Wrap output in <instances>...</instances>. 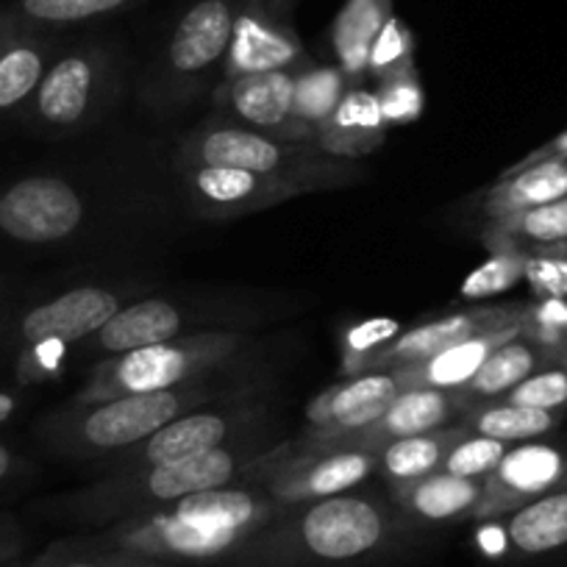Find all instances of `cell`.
Masks as SVG:
<instances>
[{"label":"cell","mask_w":567,"mask_h":567,"mask_svg":"<svg viewBox=\"0 0 567 567\" xmlns=\"http://www.w3.org/2000/svg\"><path fill=\"white\" fill-rule=\"evenodd\" d=\"M234 348H237V337L206 334L184 337V340L178 337V340L162 342V346L123 353L92 381V386L86 390V403L136 395V392L178 390L184 381L223 362L228 353H234Z\"/></svg>","instance_id":"1"},{"label":"cell","mask_w":567,"mask_h":567,"mask_svg":"<svg viewBox=\"0 0 567 567\" xmlns=\"http://www.w3.org/2000/svg\"><path fill=\"white\" fill-rule=\"evenodd\" d=\"M386 534L390 520L379 504L346 493L315 501L296 523L298 548L329 565L364 559L384 545Z\"/></svg>","instance_id":"2"},{"label":"cell","mask_w":567,"mask_h":567,"mask_svg":"<svg viewBox=\"0 0 567 567\" xmlns=\"http://www.w3.org/2000/svg\"><path fill=\"white\" fill-rule=\"evenodd\" d=\"M198 401H204L200 392H184L182 386L178 390L109 398V401L90 403L86 412H81L73 420V429L64 437L75 440L84 449H131V445H140L154 437L159 429H165L176 417L187 414L189 403Z\"/></svg>","instance_id":"3"},{"label":"cell","mask_w":567,"mask_h":567,"mask_svg":"<svg viewBox=\"0 0 567 567\" xmlns=\"http://www.w3.org/2000/svg\"><path fill=\"white\" fill-rule=\"evenodd\" d=\"M84 223V200L64 178L29 176L0 193V234L12 243L53 245Z\"/></svg>","instance_id":"4"},{"label":"cell","mask_w":567,"mask_h":567,"mask_svg":"<svg viewBox=\"0 0 567 567\" xmlns=\"http://www.w3.org/2000/svg\"><path fill=\"white\" fill-rule=\"evenodd\" d=\"M120 312L117 296L101 287H75L62 296L25 309L9 326H0V342L23 346L25 357L51 346H70L95 337Z\"/></svg>","instance_id":"5"},{"label":"cell","mask_w":567,"mask_h":567,"mask_svg":"<svg viewBox=\"0 0 567 567\" xmlns=\"http://www.w3.org/2000/svg\"><path fill=\"white\" fill-rule=\"evenodd\" d=\"M226 56L234 75L290 70L301 45L284 20V0H243Z\"/></svg>","instance_id":"6"},{"label":"cell","mask_w":567,"mask_h":567,"mask_svg":"<svg viewBox=\"0 0 567 567\" xmlns=\"http://www.w3.org/2000/svg\"><path fill=\"white\" fill-rule=\"evenodd\" d=\"M243 0H195L167 40V64L178 75H198L228 53Z\"/></svg>","instance_id":"7"},{"label":"cell","mask_w":567,"mask_h":567,"mask_svg":"<svg viewBox=\"0 0 567 567\" xmlns=\"http://www.w3.org/2000/svg\"><path fill=\"white\" fill-rule=\"evenodd\" d=\"M101 59L95 51H75L59 56L42 75L34 97L29 101L31 117L42 128L68 131L86 117L101 73Z\"/></svg>","instance_id":"8"},{"label":"cell","mask_w":567,"mask_h":567,"mask_svg":"<svg viewBox=\"0 0 567 567\" xmlns=\"http://www.w3.org/2000/svg\"><path fill=\"white\" fill-rule=\"evenodd\" d=\"M528 320H532V312H526V309H478V312L449 315V318L417 326V329L406 331V334H398L379 353V362L406 368V364L425 362L429 357L462 340L493 334V331L512 329V326H523Z\"/></svg>","instance_id":"9"},{"label":"cell","mask_w":567,"mask_h":567,"mask_svg":"<svg viewBox=\"0 0 567 567\" xmlns=\"http://www.w3.org/2000/svg\"><path fill=\"white\" fill-rule=\"evenodd\" d=\"M567 478V456L556 445L526 443L506 451L487 482L484 506L493 512L523 506L550 493Z\"/></svg>","instance_id":"10"},{"label":"cell","mask_w":567,"mask_h":567,"mask_svg":"<svg viewBox=\"0 0 567 567\" xmlns=\"http://www.w3.org/2000/svg\"><path fill=\"white\" fill-rule=\"evenodd\" d=\"M239 465H243V460L220 445V449L204 451V454L189 456V460L145 467L131 493L142 504H176L187 495L228 487L237 476Z\"/></svg>","instance_id":"11"},{"label":"cell","mask_w":567,"mask_h":567,"mask_svg":"<svg viewBox=\"0 0 567 567\" xmlns=\"http://www.w3.org/2000/svg\"><path fill=\"white\" fill-rule=\"evenodd\" d=\"M401 375L368 373L346 381L326 392L323 401L315 406L312 417L329 429V437H346V434L364 432L384 417L390 403L401 395Z\"/></svg>","instance_id":"12"},{"label":"cell","mask_w":567,"mask_h":567,"mask_svg":"<svg viewBox=\"0 0 567 567\" xmlns=\"http://www.w3.org/2000/svg\"><path fill=\"white\" fill-rule=\"evenodd\" d=\"M532 323V320H528ZM528 323L512 326V329L493 331V334L471 337V340H462L456 346L445 348V351L434 353L425 362L406 364V368H398L395 373L401 375L403 386H434V390H465L471 384L473 375L478 373L484 362H487L489 353L498 346H504L506 340L517 337L520 331L528 329Z\"/></svg>","instance_id":"13"},{"label":"cell","mask_w":567,"mask_h":567,"mask_svg":"<svg viewBox=\"0 0 567 567\" xmlns=\"http://www.w3.org/2000/svg\"><path fill=\"white\" fill-rule=\"evenodd\" d=\"M48 64V42L34 37L29 25L3 18L0 34V114H9L34 97Z\"/></svg>","instance_id":"14"},{"label":"cell","mask_w":567,"mask_h":567,"mask_svg":"<svg viewBox=\"0 0 567 567\" xmlns=\"http://www.w3.org/2000/svg\"><path fill=\"white\" fill-rule=\"evenodd\" d=\"M454 395L434 386H403L401 395L390 403L384 417L364 432H353L359 443H381V440H403L417 434L440 432L454 414Z\"/></svg>","instance_id":"15"},{"label":"cell","mask_w":567,"mask_h":567,"mask_svg":"<svg viewBox=\"0 0 567 567\" xmlns=\"http://www.w3.org/2000/svg\"><path fill=\"white\" fill-rule=\"evenodd\" d=\"M184 323L182 315L167 301H140L128 309H120L106 326L95 334V346L101 351L123 357V353L142 351V348L162 346L178 340Z\"/></svg>","instance_id":"16"},{"label":"cell","mask_w":567,"mask_h":567,"mask_svg":"<svg viewBox=\"0 0 567 567\" xmlns=\"http://www.w3.org/2000/svg\"><path fill=\"white\" fill-rule=\"evenodd\" d=\"M231 437V417L223 412H187L167 423L165 429L145 440L140 462L142 467L171 465V462L189 460L204 451L220 449Z\"/></svg>","instance_id":"17"},{"label":"cell","mask_w":567,"mask_h":567,"mask_svg":"<svg viewBox=\"0 0 567 567\" xmlns=\"http://www.w3.org/2000/svg\"><path fill=\"white\" fill-rule=\"evenodd\" d=\"M375 467H379V460L370 451H337V454H329L323 460L312 462V465L301 467L290 478H284L278 493H281V498L290 501L331 498V495H342L348 489L359 487Z\"/></svg>","instance_id":"18"},{"label":"cell","mask_w":567,"mask_h":567,"mask_svg":"<svg viewBox=\"0 0 567 567\" xmlns=\"http://www.w3.org/2000/svg\"><path fill=\"white\" fill-rule=\"evenodd\" d=\"M198 162L206 167H234L256 176H272L287 162V148L256 131L217 128L198 142Z\"/></svg>","instance_id":"19"},{"label":"cell","mask_w":567,"mask_h":567,"mask_svg":"<svg viewBox=\"0 0 567 567\" xmlns=\"http://www.w3.org/2000/svg\"><path fill=\"white\" fill-rule=\"evenodd\" d=\"M292 70H272V73L234 75L231 109L250 125L259 128H281L292 120V97H296Z\"/></svg>","instance_id":"20"},{"label":"cell","mask_w":567,"mask_h":567,"mask_svg":"<svg viewBox=\"0 0 567 567\" xmlns=\"http://www.w3.org/2000/svg\"><path fill=\"white\" fill-rule=\"evenodd\" d=\"M512 548L526 556H543L567 545V489H550L523 504L506 523Z\"/></svg>","instance_id":"21"},{"label":"cell","mask_w":567,"mask_h":567,"mask_svg":"<svg viewBox=\"0 0 567 567\" xmlns=\"http://www.w3.org/2000/svg\"><path fill=\"white\" fill-rule=\"evenodd\" d=\"M556 353H550L548 348L539 346V342L528 340L526 331H520L517 337L506 340L504 346L495 348L487 357V362L478 368V373L473 375L471 384L465 386L473 398H501L506 392L515 390L520 381H526L534 370H539L543 364L554 362Z\"/></svg>","instance_id":"22"},{"label":"cell","mask_w":567,"mask_h":567,"mask_svg":"<svg viewBox=\"0 0 567 567\" xmlns=\"http://www.w3.org/2000/svg\"><path fill=\"white\" fill-rule=\"evenodd\" d=\"M403 504L423 520H451L465 512L476 509L484 504L487 487L473 478L451 476V473L437 471L420 482L403 484Z\"/></svg>","instance_id":"23"},{"label":"cell","mask_w":567,"mask_h":567,"mask_svg":"<svg viewBox=\"0 0 567 567\" xmlns=\"http://www.w3.org/2000/svg\"><path fill=\"white\" fill-rule=\"evenodd\" d=\"M561 198H567V159H537L495 193L493 209L498 217H509Z\"/></svg>","instance_id":"24"},{"label":"cell","mask_w":567,"mask_h":567,"mask_svg":"<svg viewBox=\"0 0 567 567\" xmlns=\"http://www.w3.org/2000/svg\"><path fill=\"white\" fill-rule=\"evenodd\" d=\"M456 443H460V432H432L417 434V437L392 440L381 451L379 465L384 467L392 482L412 484L443 471L445 456L451 454Z\"/></svg>","instance_id":"25"},{"label":"cell","mask_w":567,"mask_h":567,"mask_svg":"<svg viewBox=\"0 0 567 567\" xmlns=\"http://www.w3.org/2000/svg\"><path fill=\"white\" fill-rule=\"evenodd\" d=\"M390 18V0H348L334 25V45L351 73L368 68L370 48Z\"/></svg>","instance_id":"26"},{"label":"cell","mask_w":567,"mask_h":567,"mask_svg":"<svg viewBox=\"0 0 567 567\" xmlns=\"http://www.w3.org/2000/svg\"><path fill=\"white\" fill-rule=\"evenodd\" d=\"M193 187L198 198L217 209H243L254 204L261 195L270 193L267 176H256L248 171H234V167H206L198 165L193 171Z\"/></svg>","instance_id":"27"},{"label":"cell","mask_w":567,"mask_h":567,"mask_svg":"<svg viewBox=\"0 0 567 567\" xmlns=\"http://www.w3.org/2000/svg\"><path fill=\"white\" fill-rule=\"evenodd\" d=\"M556 425L554 412L543 409L517 406V403H495V406L482 409L473 420V432L482 437L501 440V443H523V440H537L548 434Z\"/></svg>","instance_id":"28"},{"label":"cell","mask_w":567,"mask_h":567,"mask_svg":"<svg viewBox=\"0 0 567 567\" xmlns=\"http://www.w3.org/2000/svg\"><path fill=\"white\" fill-rule=\"evenodd\" d=\"M136 0H18L7 20L18 25H73L106 18Z\"/></svg>","instance_id":"29"},{"label":"cell","mask_w":567,"mask_h":567,"mask_svg":"<svg viewBox=\"0 0 567 567\" xmlns=\"http://www.w3.org/2000/svg\"><path fill=\"white\" fill-rule=\"evenodd\" d=\"M346 97V81L340 70L320 68L296 79V97H292V117L320 123L337 112Z\"/></svg>","instance_id":"30"},{"label":"cell","mask_w":567,"mask_h":567,"mask_svg":"<svg viewBox=\"0 0 567 567\" xmlns=\"http://www.w3.org/2000/svg\"><path fill=\"white\" fill-rule=\"evenodd\" d=\"M504 231L506 237L543 248L567 245V198L504 217Z\"/></svg>","instance_id":"31"},{"label":"cell","mask_w":567,"mask_h":567,"mask_svg":"<svg viewBox=\"0 0 567 567\" xmlns=\"http://www.w3.org/2000/svg\"><path fill=\"white\" fill-rule=\"evenodd\" d=\"M506 401L517 406L543 409V412H559L567 406V357L554 359L534 370L526 381L506 392Z\"/></svg>","instance_id":"32"},{"label":"cell","mask_w":567,"mask_h":567,"mask_svg":"<svg viewBox=\"0 0 567 567\" xmlns=\"http://www.w3.org/2000/svg\"><path fill=\"white\" fill-rule=\"evenodd\" d=\"M526 261L523 254H498L462 281V298L465 301H484V298L501 296L512 290L520 278H526Z\"/></svg>","instance_id":"33"},{"label":"cell","mask_w":567,"mask_h":567,"mask_svg":"<svg viewBox=\"0 0 567 567\" xmlns=\"http://www.w3.org/2000/svg\"><path fill=\"white\" fill-rule=\"evenodd\" d=\"M506 443L501 440L482 437V434H473V437L460 440V443L451 449V454L445 456L443 471L451 476L460 478H489L495 473V467L501 465V460L506 456Z\"/></svg>","instance_id":"34"},{"label":"cell","mask_w":567,"mask_h":567,"mask_svg":"<svg viewBox=\"0 0 567 567\" xmlns=\"http://www.w3.org/2000/svg\"><path fill=\"white\" fill-rule=\"evenodd\" d=\"M29 567H165L159 561L140 559V556L123 554V550H114L112 556L97 554L95 550H79L73 545H56V548L48 550L45 556L34 561Z\"/></svg>","instance_id":"35"},{"label":"cell","mask_w":567,"mask_h":567,"mask_svg":"<svg viewBox=\"0 0 567 567\" xmlns=\"http://www.w3.org/2000/svg\"><path fill=\"white\" fill-rule=\"evenodd\" d=\"M329 120L337 131H346V134H351V131L353 134H373L384 125L379 95H370L362 90L348 92Z\"/></svg>","instance_id":"36"},{"label":"cell","mask_w":567,"mask_h":567,"mask_svg":"<svg viewBox=\"0 0 567 567\" xmlns=\"http://www.w3.org/2000/svg\"><path fill=\"white\" fill-rule=\"evenodd\" d=\"M381 103V117L384 123H409L420 114L423 106V95H420L417 81L409 75V70L403 75H392L384 84L379 95Z\"/></svg>","instance_id":"37"},{"label":"cell","mask_w":567,"mask_h":567,"mask_svg":"<svg viewBox=\"0 0 567 567\" xmlns=\"http://www.w3.org/2000/svg\"><path fill=\"white\" fill-rule=\"evenodd\" d=\"M409 51H412V37H409L406 25L398 18H386L373 48H370L368 68L379 70V73H395L398 64L409 59Z\"/></svg>","instance_id":"38"},{"label":"cell","mask_w":567,"mask_h":567,"mask_svg":"<svg viewBox=\"0 0 567 567\" xmlns=\"http://www.w3.org/2000/svg\"><path fill=\"white\" fill-rule=\"evenodd\" d=\"M526 278L539 296L548 301L567 298V256L565 254H539L528 256Z\"/></svg>","instance_id":"39"},{"label":"cell","mask_w":567,"mask_h":567,"mask_svg":"<svg viewBox=\"0 0 567 567\" xmlns=\"http://www.w3.org/2000/svg\"><path fill=\"white\" fill-rule=\"evenodd\" d=\"M398 334H401V326H398V320H390V318L364 320V323L353 326V329L348 331V337H346L348 353L379 351V348L390 346Z\"/></svg>","instance_id":"40"},{"label":"cell","mask_w":567,"mask_h":567,"mask_svg":"<svg viewBox=\"0 0 567 567\" xmlns=\"http://www.w3.org/2000/svg\"><path fill=\"white\" fill-rule=\"evenodd\" d=\"M20 554V537L12 526L7 523H0V565H7V561H14Z\"/></svg>","instance_id":"41"},{"label":"cell","mask_w":567,"mask_h":567,"mask_svg":"<svg viewBox=\"0 0 567 567\" xmlns=\"http://www.w3.org/2000/svg\"><path fill=\"white\" fill-rule=\"evenodd\" d=\"M14 471H18V456L12 454L7 443H0V484H7L14 476Z\"/></svg>","instance_id":"42"},{"label":"cell","mask_w":567,"mask_h":567,"mask_svg":"<svg viewBox=\"0 0 567 567\" xmlns=\"http://www.w3.org/2000/svg\"><path fill=\"white\" fill-rule=\"evenodd\" d=\"M537 159H567V131L561 136H556L548 148L539 151L532 162H537Z\"/></svg>","instance_id":"43"},{"label":"cell","mask_w":567,"mask_h":567,"mask_svg":"<svg viewBox=\"0 0 567 567\" xmlns=\"http://www.w3.org/2000/svg\"><path fill=\"white\" fill-rule=\"evenodd\" d=\"M20 401L14 392L9 390H0V423H7V420L14 417V412H18Z\"/></svg>","instance_id":"44"},{"label":"cell","mask_w":567,"mask_h":567,"mask_svg":"<svg viewBox=\"0 0 567 567\" xmlns=\"http://www.w3.org/2000/svg\"><path fill=\"white\" fill-rule=\"evenodd\" d=\"M0 567H23V565H20V561L14 559V561H7V565H0Z\"/></svg>","instance_id":"45"},{"label":"cell","mask_w":567,"mask_h":567,"mask_svg":"<svg viewBox=\"0 0 567 567\" xmlns=\"http://www.w3.org/2000/svg\"><path fill=\"white\" fill-rule=\"evenodd\" d=\"M0 34H3V18H0Z\"/></svg>","instance_id":"46"}]
</instances>
